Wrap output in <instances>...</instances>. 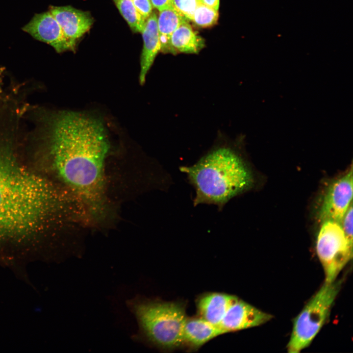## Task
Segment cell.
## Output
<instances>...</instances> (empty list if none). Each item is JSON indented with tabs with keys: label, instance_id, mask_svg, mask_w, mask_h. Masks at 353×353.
Returning a JSON list of instances; mask_svg holds the SVG:
<instances>
[{
	"label": "cell",
	"instance_id": "cell-10",
	"mask_svg": "<svg viewBox=\"0 0 353 353\" xmlns=\"http://www.w3.org/2000/svg\"><path fill=\"white\" fill-rule=\"evenodd\" d=\"M49 11L58 23L74 51L76 40L90 29L93 23L90 13L70 6H51Z\"/></svg>",
	"mask_w": 353,
	"mask_h": 353
},
{
	"label": "cell",
	"instance_id": "cell-11",
	"mask_svg": "<svg viewBox=\"0 0 353 353\" xmlns=\"http://www.w3.org/2000/svg\"><path fill=\"white\" fill-rule=\"evenodd\" d=\"M156 14L152 12L147 19L141 32L143 39V48L140 58V71L139 80L141 85L144 84L147 75L151 67L155 58L160 51V44L157 28Z\"/></svg>",
	"mask_w": 353,
	"mask_h": 353
},
{
	"label": "cell",
	"instance_id": "cell-19",
	"mask_svg": "<svg viewBox=\"0 0 353 353\" xmlns=\"http://www.w3.org/2000/svg\"><path fill=\"white\" fill-rule=\"evenodd\" d=\"M341 225L348 240L353 243V204L350 205L346 211Z\"/></svg>",
	"mask_w": 353,
	"mask_h": 353
},
{
	"label": "cell",
	"instance_id": "cell-13",
	"mask_svg": "<svg viewBox=\"0 0 353 353\" xmlns=\"http://www.w3.org/2000/svg\"><path fill=\"white\" fill-rule=\"evenodd\" d=\"M227 333L219 326L204 319L187 318L184 327V343L192 347H200L211 339Z\"/></svg>",
	"mask_w": 353,
	"mask_h": 353
},
{
	"label": "cell",
	"instance_id": "cell-9",
	"mask_svg": "<svg viewBox=\"0 0 353 353\" xmlns=\"http://www.w3.org/2000/svg\"><path fill=\"white\" fill-rule=\"evenodd\" d=\"M273 316L238 299L228 308L219 327L227 332L261 325Z\"/></svg>",
	"mask_w": 353,
	"mask_h": 353
},
{
	"label": "cell",
	"instance_id": "cell-18",
	"mask_svg": "<svg viewBox=\"0 0 353 353\" xmlns=\"http://www.w3.org/2000/svg\"><path fill=\"white\" fill-rule=\"evenodd\" d=\"M200 3L199 0H172V6L188 20H192L194 11Z\"/></svg>",
	"mask_w": 353,
	"mask_h": 353
},
{
	"label": "cell",
	"instance_id": "cell-17",
	"mask_svg": "<svg viewBox=\"0 0 353 353\" xmlns=\"http://www.w3.org/2000/svg\"><path fill=\"white\" fill-rule=\"evenodd\" d=\"M218 17V10L200 2L194 11L192 21L199 26L210 27L216 23Z\"/></svg>",
	"mask_w": 353,
	"mask_h": 353
},
{
	"label": "cell",
	"instance_id": "cell-7",
	"mask_svg": "<svg viewBox=\"0 0 353 353\" xmlns=\"http://www.w3.org/2000/svg\"><path fill=\"white\" fill-rule=\"evenodd\" d=\"M352 166L342 176L334 180L328 187L320 207L318 218L322 223L331 220L341 223L352 203Z\"/></svg>",
	"mask_w": 353,
	"mask_h": 353
},
{
	"label": "cell",
	"instance_id": "cell-4",
	"mask_svg": "<svg viewBox=\"0 0 353 353\" xmlns=\"http://www.w3.org/2000/svg\"><path fill=\"white\" fill-rule=\"evenodd\" d=\"M131 306L149 341L165 349L176 348L184 343V327L187 317L181 303L137 300Z\"/></svg>",
	"mask_w": 353,
	"mask_h": 353
},
{
	"label": "cell",
	"instance_id": "cell-3",
	"mask_svg": "<svg viewBox=\"0 0 353 353\" xmlns=\"http://www.w3.org/2000/svg\"><path fill=\"white\" fill-rule=\"evenodd\" d=\"M195 191L193 204H213L219 210L252 188L254 177L240 145L223 139L191 166H181Z\"/></svg>",
	"mask_w": 353,
	"mask_h": 353
},
{
	"label": "cell",
	"instance_id": "cell-22",
	"mask_svg": "<svg viewBox=\"0 0 353 353\" xmlns=\"http://www.w3.org/2000/svg\"><path fill=\"white\" fill-rule=\"evenodd\" d=\"M200 2L210 8L218 10L219 7V0H199Z\"/></svg>",
	"mask_w": 353,
	"mask_h": 353
},
{
	"label": "cell",
	"instance_id": "cell-21",
	"mask_svg": "<svg viewBox=\"0 0 353 353\" xmlns=\"http://www.w3.org/2000/svg\"><path fill=\"white\" fill-rule=\"evenodd\" d=\"M152 5L159 11L172 5V0H150Z\"/></svg>",
	"mask_w": 353,
	"mask_h": 353
},
{
	"label": "cell",
	"instance_id": "cell-5",
	"mask_svg": "<svg viewBox=\"0 0 353 353\" xmlns=\"http://www.w3.org/2000/svg\"><path fill=\"white\" fill-rule=\"evenodd\" d=\"M342 281L325 282L294 321L287 349L297 353L307 347L322 328L341 286Z\"/></svg>",
	"mask_w": 353,
	"mask_h": 353
},
{
	"label": "cell",
	"instance_id": "cell-12",
	"mask_svg": "<svg viewBox=\"0 0 353 353\" xmlns=\"http://www.w3.org/2000/svg\"><path fill=\"white\" fill-rule=\"evenodd\" d=\"M238 299L234 295L223 293L205 295L200 299L197 304L200 317L219 326L229 307Z\"/></svg>",
	"mask_w": 353,
	"mask_h": 353
},
{
	"label": "cell",
	"instance_id": "cell-15",
	"mask_svg": "<svg viewBox=\"0 0 353 353\" xmlns=\"http://www.w3.org/2000/svg\"><path fill=\"white\" fill-rule=\"evenodd\" d=\"M188 21L172 5L159 11L157 23L160 51L173 54L170 44L172 35L180 25Z\"/></svg>",
	"mask_w": 353,
	"mask_h": 353
},
{
	"label": "cell",
	"instance_id": "cell-20",
	"mask_svg": "<svg viewBox=\"0 0 353 353\" xmlns=\"http://www.w3.org/2000/svg\"><path fill=\"white\" fill-rule=\"evenodd\" d=\"M139 13L146 19L152 13V5L150 0H132Z\"/></svg>",
	"mask_w": 353,
	"mask_h": 353
},
{
	"label": "cell",
	"instance_id": "cell-8",
	"mask_svg": "<svg viewBox=\"0 0 353 353\" xmlns=\"http://www.w3.org/2000/svg\"><path fill=\"white\" fill-rule=\"evenodd\" d=\"M23 30L52 47L57 52L73 51L57 21L49 11L35 14Z\"/></svg>",
	"mask_w": 353,
	"mask_h": 353
},
{
	"label": "cell",
	"instance_id": "cell-14",
	"mask_svg": "<svg viewBox=\"0 0 353 353\" xmlns=\"http://www.w3.org/2000/svg\"><path fill=\"white\" fill-rule=\"evenodd\" d=\"M170 44L173 54H197L204 46V41L192 28L188 22L180 25L172 35Z\"/></svg>",
	"mask_w": 353,
	"mask_h": 353
},
{
	"label": "cell",
	"instance_id": "cell-6",
	"mask_svg": "<svg viewBox=\"0 0 353 353\" xmlns=\"http://www.w3.org/2000/svg\"><path fill=\"white\" fill-rule=\"evenodd\" d=\"M316 248L325 282L335 281L353 255V243L347 239L340 223L331 220L322 222Z\"/></svg>",
	"mask_w": 353,
	"mask_h": 353
},
{
	"label": "cell",
	"instance_id": "cell-16",
	"mask_svg": "<svg viewBox=\"0 0 353 353\" xmlns=\"http://www.w3.org/2000/svg\"><path fill=\"white\" fill-rule=\"evenodd\" d=\"M114 2L132 31L141 33L146 20L137 11L132 0H114Z\"/></svg>",
	"mask_w": 353,
	"mask_h": 353
},
{
	"label": "cell",
	"instance_id": "cell-2",
	"mask_svg": "<svg viewBox=\"0 0 353 353\" xmlns=\"http://www.w3.org/2000/svg\"><path fill=\"white\" fill-rule=\"evenodd\" d=\"M54 188L43 177L0 153V241L35 235L60 208Z\"/></svg>",
	"mask_w": 353,
	"mask_h": 353
},
{
	"label": "cell",
	"instance_id": "cell-1",
	"mask_svg": "<svg viewBox=\"0 0 353 353\" xmlns=\"http://www.w3.org/2000/svg\"><path fill=\"white\" fill-rule=\"evenodd\" d=\"M50 152L59 176L95 217L106 211L104 166L110 149L107 131L98 118L64 111L51 124Z\"/></svg>",
	"mask_w": 353,
	"mask_h": 353
}]
</instances>
